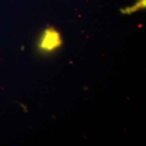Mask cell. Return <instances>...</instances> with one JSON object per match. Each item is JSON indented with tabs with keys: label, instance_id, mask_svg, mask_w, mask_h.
<instances>
[{
	"label": "cell",
	"instance_id": "2",
	"mask_svg": "<svg viewBox=\"0 0 146 146\" xmlns=\"http://www.w3.org/2000/svg\"><path fill=\"white\" fill-rule=\"evenodd\" d=\"M145 0H138L136 4H134L131 7H127L126 9L123 10V13L124 14H131L133 12H135L136 11L145 8Z\"/></svg>",
	"mask_w": 146,
	"mask_h": 146
},
{
	"label": "cell",
	"instance_id": "1",
	"mask_svg": "<svg viewBox=\"0 0 146 146\" xmlns=\"http://www.w3.org/2000/svg\"><path fill=\"white\" fill-rule=\"evenodd\" d=\"M62 45V39L59 32L54 28H48L42 34L38 44L39 49L43 52H52Z\"/></svg>",
	"mask_w": 146,
	"mask_h": 146
}]
</instances>
